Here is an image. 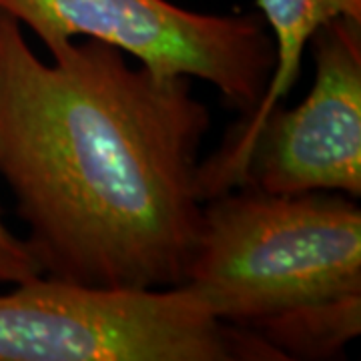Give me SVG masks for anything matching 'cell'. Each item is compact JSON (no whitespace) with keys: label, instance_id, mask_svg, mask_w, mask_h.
I'll return each instance as SVG.
<instances>
[{"label":"cell","instance_id":"8992f818","mask_svg":"<svg viewBox=\"0 0 361 361\" xmlns=\"http://www.w3.org/2000/svg\"><path fill=\"white\" fill-rule=\"evenodd\" d=\"M261 18L273 32L275 66L255 109L209 161L199 165V193L203 201L237 189L249 145L259 127L293 89L301 56L311 37L336 18L361 20V0H257Z\"/></svg>","mask_w":361,"mask_h":361},{"label":"cell","instance_id":"6da1fadb","mask_svg":"<svg viewBox=\"0 0 361 361\" xmlns=\"http://www.w3.org/2000/svg\"><path fill=\"white\" fill-rule=\"evenodd\" d=\"M30 49L0 13V177L42 275L101 289L183 283L203 217L211 116L191 78L87 39Z\"/></svg>","mask_w":361,"mask_h":361},{"label":"cell","instance_id":"3957f363","mask_svg":"<svg viewBox=\"0 0 361 361\" xmlns=\"http://www.w3.org/2000/svg\"><path fill=\"white\" fill-rule=\"evenodd\" d=\"M0 361H287L185 285L101 289L32 277L0 293Z\"/></svg>","mask_w":361,"mask_h":361},{"label":"cell","instance_id":"52a82bcc","mask_svg":"<svg viewBox=\"0 0 361 361\" xmlns=\"http://www.w3.org/2000/svg\"><path fill=\"white\" fill-rule=\"evenodd\" d=\"M285 360H329L361 331V293L279 311L253 327Z\"/></svg>","mask_w":361,"mask_h":361},{"label":"cell","instance_id":"ba28073f","mask_svg":"<svg viewBox=\"0 0 361 361\" xmlns=\"http://www.w3.org/2000/svg\"><path fill=\"white\" fill-rule=\"evenodd\" d=\"M42 275L25 239H18L0 215V283H20Z\"/></svg>","mask_w":361,"mask_h":361},{"label":"cell","instance_id":"7a4b0ae2","mask_svg":"<svg viewBox=\"0 0 361 361\" xmlns=\"http://www.w3.org/2000/svg\"><path fill=\"white\" fill-rule=\"evenodd\" d=\"M180 285L247 329L295 305L361 293V209L337 193L233 189L209 199Z\"/></svg>","mask_w":361,"mask_h":361},{"label":"cell","instance_id":"277c9868","mask_svg":"<svg viewBox=\"0 0 361 361\" xmlns=\"http://www.w3.org/2000/svg\"><path fill=\"white\" fill-rule=\"evenodd\" d=\"M49 49L75 37L113 44L159 75L201 78L249 115L275 66L257 14H203L169 0H0Z\"/></svg>","mask_w":361,"mask_h":361},{"label":"cell","instance_id":"5b68a950","mask_svg":"<svg viewBox=\"0 0 361 361\" xmlns=\"http://www.w3.org/2000/svg\"><path fill=\"white\" fill-rule=\"evenodd\" d=\"M305 101L273 109L249 145L237 189L267 195H361V20L336 18L313 37Z\"/></svg>","mask_w":361,"mask_h":361}]
</instances>
